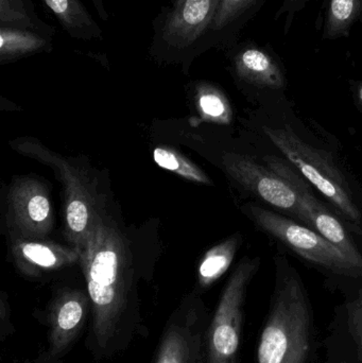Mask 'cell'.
<instances>
[{"label": "cell", "mask_w": 362, "mask_h": 363, "mask_svg": "<svg viewBox=\"0 0 362 363\" xmlns=\"http://www.w3.org/2000/svg\"><path fill=\"white\" fill-rule=\"evenodd\" d=\"M261 0H221L210 31L202 45L201 52L213 47L227 49L237 44L238 32L259 8Z\"/></svg>", "instance_id": "30bf717a"}, {"label": "cell", "mask_w": 362, "mask_h": 363, "mask_svg": "<svg viewBox=\"0 0 362 363\" xmlns=\"http://www.w3.org/2000/svg\"><path fill=\"white\" fill-rule=\"evenodd\" d=\"M0 27L31 30L53 38L57 30L38 17L32 0H0Z\"/></svg>", "instance_id": "9a60e30c"}, {"label": "cell", "mask_w": 362, "mask_h": 363, "mask_svg": "<svg viewBox=\"0 0 362 363\" xmlns=\"http://www.w3.org/2000/svg\"><path fill=\"white\" fill-rule=\"evenodd\" d=\"M264 132L289 163L331 201L349 221H361V211L353 201L348 182L327 153L306 144L290 128L265 127Z\"/></svg>", "instance_id": "277c9868"}, {"label": "cell", "mask_w": 362, "mask_h": 363, "mask_svg": "<svg viewBox=\"0 0 362 363\" xmlns=\"http://www.w3.org/2000/svg\"><path fill=\"white\" fill-rule=\"evenodd\" d=\"M93 4L94 8H95L96 12H97L98 16L102 19V21H108L110 18L108 10H106V4L104 0H91Z\"/></svg>", "instance_id": "d4e9b609"}, {"label": "cell", "mask_w": 362, "mask_h": 363, "mask_svg": "<svg viewBox=\"0 0 362 363\" xmlns=\"http://www.w3.org/2000/svg\"><path fill=\"white\" fill-rule=\"evenodd\" d=\"M237 245L238 239L233 237L213 249L206 255L205 259L200 266V277L205 283L215 281L227 270L235 255Z\"/></svg>", "instance_id": "e0dca14e"}, {"label": "cell", "mask_w": 362, "mask_h": 363, "mask_svg": "<svg viewBox=\"0 0 362 363\" xmlns=\"http://www.w3.org/2000/svg\"><path fill=\"white\" fill-rule=\"evenodd\" d=\"M248 208L259 228L308 262L329 269L336 274L353 277L362 275V268L358 264L349 259L316 230L257 205H249Z\"/></svg>", "instance_id": "5b68a950"}, {"label": "cell", "mask_w": 362, "mask_h": 363, "mask_svg": "<svg viewBox=\"0 0 362 363\" xmlns=\"http://www.w3.org/2000/svg\"><path fill=\"white\" fill-rule=\"evenodd\" d=\"M358 97H359V100H361V101L362 102V84H361V86L359 87V89H358Z\"/></svg>", "instance_id": "484cf974"}, {"label": "cell", "mask_w": 362, "mask_h": 363, "mask_svg": "<svg viewBox=\"0 0 362 363\" xmlns=\"http://www.w3.org/2000/svg\"><path fill=\"white\" fill-rule=\"evenodd\" d=\"M64 31L76 40H103V32L81 0H43Z\"/></svg>", "instance_id": "7c38bea8"}, {"label": "cell", "mask_w": 362, "mask_h": 363, "mask_svg": "<svg viewBox=\"0 0 362 363\" xmlns=\"http://www.w3.org/2000/svg\"><path fill=\"white\" fill-rule=\"evenodd\" d=\"M220 4L221 0H172L163 6L152 21L151 57L188 68L202 53Z\"/></svg>", "instance_id": "3957f363"}, {"label": "cell", "mask_w": 362, "mask_h": 363, "mask_svg": "<svg viewBox=\"0 0 362 363\" xmlns=\"http://www.w3.org/2000/svg\"><path fill=\"white\" fill-rule=\"evenodd\" d=\"M267 161L270 169L280 174L295 188L307 221L306 225L322 235L332 245L339 249L349 259L362 268L361 253L344 230L341 222L317 200L306 182H304L297 172H293V168L285 165L280 160L269 157Z\"/></svg>", "instance_id": "52a82bcc"}, {"label": "cell", "mask_w": 362, "mask_h": 363, "mask_svg": "<svg viewBox=\"0 0 362 363\" xmlns=\"http://www.w3.org/2000/svg\"><path fill=\"white\" fill-rule=\"evenodd\" d=\"M83 317L82 305L77 300L64 303L57 315V325L63 332L74 330Z\"/></svg>", "instance_id": "7402d4cb"}, {"label": "cell", "mask_w": 362, "mask_h": 363, "mask_svg": "<svg viewBox=\"0 0 362 363\" xmlns=\"http://www.w3.org/2000/svg\"><path fill=\"white\" fill-rule=\"evenodd\" d=\"M227 167L236 180L261 200L293 213L307 224L297 191L280 174L242 155L227 157Z\"/></svg>", "instance_id": "ba28073f"}, {"label": "cell", "mask_w": 362, "mask_h": 363, "mask_svg": "<svg viewBox=\"0 0 362 363\" xmlns=\"http://www.w3.org/2000/svg\"><path fill=\"white\" fill-rule=\"evenodd\" d=\"M19 250L26 260L43 268L59 267L62 262H65L68 257L67 253L63 250L60 251L57 247L44 243H23Z\"/></svg>", "instance_id": "d6986e66"}, {"label": "cell", "mask_w": 362, "mask_h": 363, "mask_svg": "<svg viewBox=\"0 0 362 363\" xmlns=\"http://www.w3.org/2000/svg\"><path fill=\"white\" fill-rule=\"evenodd\" d=\"M65 183L67 185L66 225L70 239L76 243L79 252L95 221L91 222L93 216L83 188L70 176H67Z\"/></svg>", "instance_id": "5bb4252c"}, {"label": "cell", "mask_w": 362, "mask_h": 363, "mask_svg": "<svg viewBox=\"0 0 362 363\" xmlns=\"http://www.w3.org/2000/svg\"><path fill=\"white\" fill-rule=\"evenodd\" d=\"M227 50L234 74L242 82L271 89L286 85L284 72L270 51L250 42L235 44Z\"/></svg>", "instance_id": "9c48e42d"}, {"label": "cell", "mask_w": 362, "mask_h": 363, "mask_svg": "<svg viewBox=\"0 0 362 363\" xmlns=\"http://www.w3.org/2000/svg\"><path fill=\"white\" fill-rule=\"evenodd\" d=\"M341 363H346V362H341Z\"/></svg>", "instance_id": "4316f807"}, {"label": "cell", "mask_w": 362, "mask_h": 363, "mask_svg": "<svg viewBox=\"0 0 362 363\" xmlns=\"http://www.w3.org/2000/svg\"><path fill=\"white\" fill-rule=\"evenodd\" d=\"M189 347L184 330H171L164 340L157 363H188Z\"/></svg>", "instance_id": "44dd1931"}, {"label": "cell", "mask_w": 362, "mask_h": 363, "mask_svg": "<svg viewBox=\"0 0 362 363\" xmlns=\"http://www.w3.org/2000/svg\"><path fill=\"white\" fill-rule=\"evenodd\" d=\"M199 106L202 112L210 118L227 121L231 117V108L225 96L215 86L201 84L199 87Z\"/></svg>", "instance_id": "ffe728a7"}, {"label": "cell", "mask_w": 362, "mask_h": 363, "mask_svg": "<svg viewBox=\"0 0 362 363\" xmlns=\"http://www.w3.org/2000/svg\"><path fill=\"white\" fill-rule=\"evenodd\" d=\"M13 211L17 224L26 230L42 232L50 222L51 206L48 196L33 182L23 183L13 191Z\"/></svg>", "instance_id": "8fae6325"}, {"label": "cell", "mask_w": 362, "mask_h": 363, "mask_svg": "<svg viewBox=\"0 0 362 363\" xmlns=\"http://www.w3.org/2000/svg\"><path fill=\"white\" fill-rule=\"evenodd\" d=\"M362 10V0H329L324 25V38H344L358 18Z\"/></svg>", "instance_id": "2e32d148"}, {"label": "cell", "mask_w": 362, "mask_h": 363, "mask_svg": "<svg viewBox=\"0 0 362 363\" xmlns=\"http://www.w3.org/2000/svg\"><path fill=\"white\" fill-rule=\"evenodd\" d=\"M308 0H284V4L281 6L280 11L276 13V18H280L281 16L286 17V31L293 23L295 14L299 11L303 10L307 4Z\"/></svg>", "instance_id": "cb8c5ba5"}, {"label": "cell", "mask_w": 362, "mask_h": 363, "mask_svg": "<svg viewBox=\"0 0 362 363\" xmlns=\"http://www.w3.org/2000/svg\"><path fill=\"white\" fill-rule=\"evenodd\" d=\"M314 330V315L303 283L295 270L283 267L261 330L257 363H307Z\"/></svg>", "instance_id": "6da1fadb"}, {"label": "cell", "mask_w": 362, "mask_h": 363, "mask_svg": "<svg viewBox=\"0 0 362 363\" xmlns=\"http://www.w3.org/2000/svg\"><path fill=\"white\" fill-rule=\"evenodd\" d=\"M53 38L19 28L0 27V63L16 61L28 55L51 52Z\"/></svg>", "instance_id": "4fadbf2b"}, {"label": "cell", "mask_w": 362, "mask_h": 363, "mask_svg": "<svg viewBox=\"0 0 362 363\" xmlns=\"http://www.w3.org/2000/svg\"><path fill=\"white\" fill-rule=\"evenodd\" d=\"M79 253L96 307L97 330L104 335L125 296V245L114 228L96 220Z\"/></svg>", "instance_id": "7a4b0ae2"}, {"label": "cell", "mask_w": 362, "mask_h": 363, "mask_svg": "<svg viewBox=\"0 0 362 363\" xmlns=\"http://www.w3.org/2000/svg\"><path fill=\"white\" fill-rule=\"evenodd\" d=\"M257 269L259 259H246L232 274L210 325L208 363L238 362L247 287Z\"/></svg>", "instance_id": "8992f818"}, {"label": "cell", "mask_w": 362, "mask_h": 363, "mask_svg": "<svg viewBox=\"0 0 362 363\" xmlns=\"http://www.w3.org/2000/svg\"><path fill=\"white\" fill-rule=\"evenodd\" d=\"M348 311L349 328L353 338L359 347V353L362 358V291L358 296L346 306Z\"/></svg>", "instance_id": "603a6c76"}, {"label": "cell", "mask_w": 362, "mask_h": 363, "mask_svg": "<svg viewBox=\"0 0 362 363\" xmlns=\"http://www.w3.org/2000/svg\"><path fill=\"white\" fill-rule=\"evenodd\" d=\"M155 163L159 167L169 172H176L188 180L200 182V183H208V179L205 174L193 166V164L187 162L184 157L174 153V151L167 150L164 148H157L153 152Z\"/></svg>", "instance_id": "ac0fdd59"}]
</instances>
